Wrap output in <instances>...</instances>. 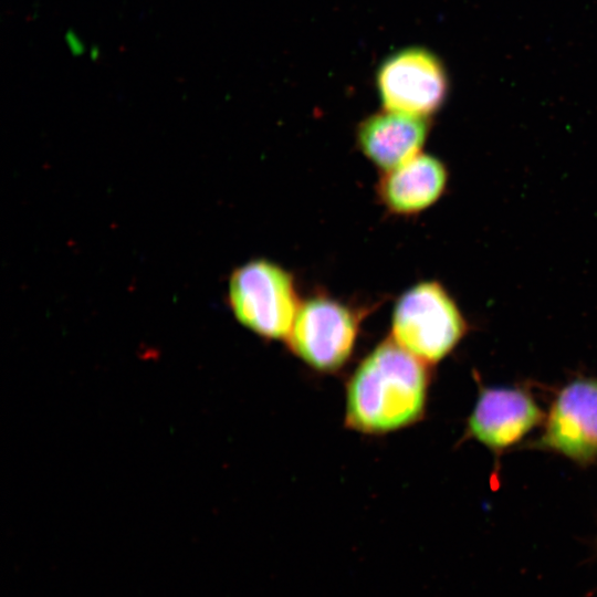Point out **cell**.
<instances>
[{
  "instance_id": "obj_6",
  "label": "cell",
  "mask_w": 597,
  "mask_h": 597,
  "mask_svg": "<svg viewBox=\"0 0 597 597\" xmlns=\"http://www.w3.org/2000/svg\"><path fill=\"white\" fill-rule=\"evenodd\" d=\"M537 448L582 465L597 459V379L579 378L563 387L549 409Z\"/></svg>"
},
{
  "instance_id": "obj_2",
  "label": "cell",
  "mask_w": 597,
  "mask_h": 597,
  "mask_svg": "<svg viewBox=\"0 0 597 597\" xmlns=\"http://www.w3.org/2000/svg\"><path fill=\"white\" fill-rule=\"evenodd\" d=\"M465 332L458 305L436 281L410 286L392 310L390 338L427 365L449 355Z\"/></svg>"
},
{
  "instance_id": "obj_1",
  "label": "cell",
  "mask_w": 597,
  "mask_h": 597,
  "mask_svg": "<svg viewBox=\"0 0 597 597\" xmlns=\"http://www.w3.org/2000/svg\"><path fill=\"white\" fill-rule=\"evenodd\" d=\"M428 366L391 338L378 344L347 383L346 426L383 434L416 423L425 415Z\"/></svg>"
},
{
  "instance_id": "obj_8",
  "label": "cell",
  "mask_w": 597,
  "mask_h": 597,
  "mask_svg": "<svg viewBox=\"0 0 597 597\" xmlns=\"http://www.w3.org/2000/svg\"><path fill=\"white\" fill-rule=\"evenodd\" d=\"M428 133L427 117L384 109L358 125L356 143L367 159L386 171L419 154Z\"/></svg>"
},
{
  "instance_id": "obj_3",
  "label": "cell",
  "mask_w": 597,
  "mask_h": 597,
  "mask_svg": "<svg viewBox=\"0 0 597 597\" xmlns=\"http://www.w3.org/2000/svg\"><path fill=\"white\" fill-rule=\"evenodd\" d=\"M228 302L241 325L276 341L289 336L302 301L292 273L270 260L254 259L231 273Z\"/></svg>"
},
{
  "instance_id": "obj_4",
  "label": "cell",
  "mask_w": 597,
  "mask_h": 597,
  "mask_svg": "<svg viewBox=\"0 0 597 597\" xmlns=\"http://www.w3.org/2000/svg\"><path fill=\"white\" fill-rule=\"evenodd\" d=\"M359 321L349 305L315 295L301 302L286 342L292 353L313 369L336 371L353 354Z\"/></svg>"
},
{
  "instance_id": "obj_9",
  "label": "cell",
  "mask_w": 597,
  "mask_h": 597,
  "mask_svg": "<svg viewBox=\"0 0 597 597\" xmlns=\"http://www.w3.org/2000/svg\"><path fill=\"white\" fill-rule=\"evenodd\" d=\"M448 171L441 160L419 153L404 164L383 171L376 191L380 203L397 216H413L443 193Z\"/></svg>"
},
{
  "instance_id": "obj_5",
  "label": "cell",
  "mask_w": 597,
  "mask_h": 597,
  "mask_svg": "<svg viewBox=\"0 0 597 597\" xmlns=\"http://www.w3.org/2000/svg\"><path fill=\"white\" fill-rule=\"evenodd\" d=\"M384 109L428 117L443 104L448 77L440 60L422 48L389 55L376 76Z\"/></svg>"
},
{
  "instance_id": "obj_7",
  "label": "cell",
  "mask_w": 597,
  "mask_h": 597,
  "mask_svg": "<svg viewBox=\"0 0 597 597\" xmlns=\"http://www.w3.org/2000/svg\"><path fill=\"white\" fill-rule=\"evenodd\" d=\"M544 419L532 396L520 388L481 387L467 436L494 452L520 442Z\"/></svg>"
}]
</instances>
